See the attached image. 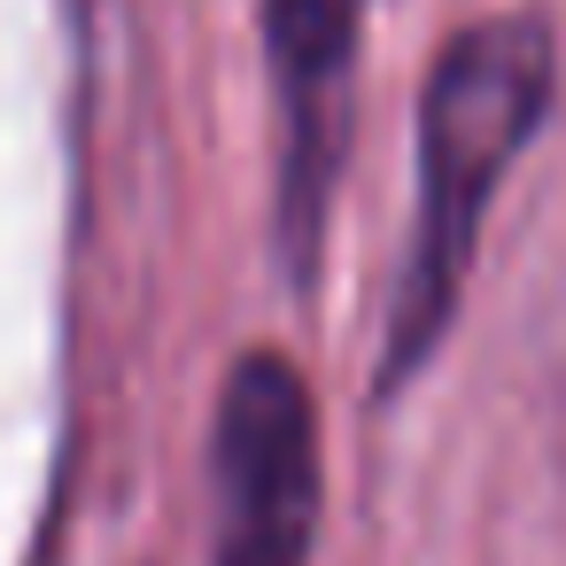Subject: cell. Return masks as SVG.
<instances>
[{"instance_id": "1", "label": "cell", "mask_w": 566, "mask_h": 566, "mask_svg": "<svg viewBox=\"0 0 566 566\" xmlns=\"http://www.w3.org/2000/svg\"><path fill=\"white\" fill-rule=\"evenodd\" d=\"M558 109V32L535 9H489L458 24L419 86V164H411V241L380 311L373 396H403L450 342L489 202Z\"/></svg>"}, {"instance_id": "2", "label": "cell", "mask_w": 566, "mask_h": 566, "mask_svg": "<svg viewBox=\"0 0 566 566\" xmlns=\"http://www.w3.org/2000/svg\"><path fill=\"white\" fill-rule=\"evenodd\" d=\"M210 566H311L318 543V403L287 349L256 342L226 365L210 403Z\"/></svg>"}, {"instance_id": "3", "label": "cell", "mask_w": 566, "mask_h": 566, "mask_svg": "<svg viewBox=\"0 0 566 566\" xmlns=\"http://www.w3.org/2000/svg\"><path fill=\"white\" fill-rule=\"evenodd\" d=\"M264 63H272V109H280V156H272V249L295 295L318 287L334 187L349 164V117H357V32L365 0H256Z\"/></svg>"}]
</instances>
